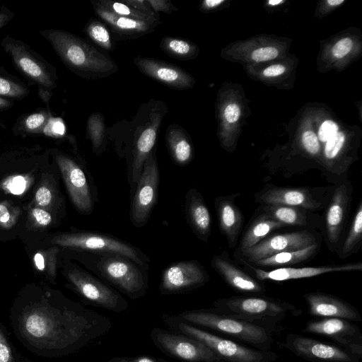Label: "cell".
<instances>
[{
  "mask_svg": "<svg viewBox=\"0 0 362 362\" xmlns=\"http://www.w3.org/2000/svg\"><path fill=\"white\" fill-rule=\"evenodd\" d=\"M12 322L16 334L28 347L49 356L75 353L112 328L106 316L72 302L25 307L12 314Z\"/></svg>",
  "mask_w": 362,
  "mask_h": 362,
  "instance_id": "cell-1",
  "label": "cell"
},
{
  "mask_svg": "<svg viewBox=\"0 0 362 362\" xmlns=\"http://www.w3.org/2000/svg\"><path fill=\"white\" fill-rule=\"evenodd\" d=\"M168 111L163 101L151 98L140 105L131 121L107 128V139L114 142L119 156L127 159L131 196L146 160L156 147L159 129Z\"/></svg>",
  "mask_w": 362,
  "mask_h": 362,
  "instance_id": "cell-2",
  "label": "cell"
},
{
  "mask_svg": "<svg viewBox=\"0 0 362 362\" xmlns=\"http://www.w3.org/2000/svg\"><path fill=\"white\" fill-rule=\"evenodd\" d=\"M62 63L78 76L90 80L108 77L118 71L117 63L85 39L71 33L47 29L40 31Z\"/></svg>",
  "mask_w": 362,
  "mask_h": 362,
  "instance_id": "cell-3",
  "label": "cell"
},
{
  "mask_svg": "<svg viewBox=\"0 0 362 362\" xmlns=\"http://www.w3.org/2000/svg\"><path fill=\"white\" fill-rule=\"evenodd\" d=\"M82 263L90 272L116 287L129 298L144 296L148 288L146 269L125 257L76 251Z\"/></svg>",
  "mask_w": 362,
  "mask_h": 362,
  "instance_id": "cell-4",
  "label": "cell"
},
{
  "mask_svg": "<svg viewBox=\"0 0 362 362\" xmlns=\"http://www.w3.org/2000/svg\"><path fill=\"white\" fill-rule=\"evenodd\" d=\"M171 317L233 337L259 350L270 351L272 347V339L266 327L222 315L214 309L186 310Z\"/></svg>",
  "mask_w": 362,
  "mask_h": 362,
  "instance_id": "cell-5",
  "label": "cell"
},
{
  "mask_svg": "<svg viewBox=\"0 0 362 362\" xmlns=\"http://www.w3.org/2000/svg\"><path fill=\"white\" fill-rule=\"evenodd\" d=\"M51 243L75 251L118 255L148 270L150 258L139 247L115 236L98 232L79 231L56 235Z\"/></svg>",
  "mask_w": 362,
  "mask_h": 362,
  "instance_id": "cell-6",
  "label": "cell"
},
{
  "mask_svg": "<svg viewBox=\"0 0 362 362\" xmlns=\"http://www.w3.org/2000/svg\"><path fill=\"white\" fill-rule=\"evenodd\" d=\"M216 312L240 320L265 327L277 322L295 306L283 300L263 296H231L214 303Z\"/></svg>",
  "mask_w": 362,
  "mask_h": 362,
  "instance_id": "cell-7",
  "label": "cell"
},
{
  "mask_svg": "<svg viewBox=\"0 0 362 362\" xmlns=\"http://www.w3.org/2000/svg\"><path fill=\"white\" fill-rule=\"evenodd\" d=\"M163 319L175 332L202 342L225 362H273L278 357L272 351L248 348L186 322L177 321L170 315L163 316Z\"/></svg>",
  "mask_w": 362,
  "mask_h": 362,
  "instance_id": "cell-8",
  "label": "cell"
},
{
  "mask_svg": "<svg viewBox=\"0 0 362 362\" xmlns=\"http://www.w3.org/2000/svg\"><path fill=\"white\" fill-rule=\"evenodd\" d=\"M1 45L16 69L38 86L40 96L47 103L51 90L57 86V76L54 67L19 40L7 35L3 38Z\"/></svg>",
  "mask_w": 362,
  "mask_h": 362,
  "instance_id": "cell-9",
  "label": "cell"
},
{
  "mask_svg": "<svg viewBox=\"0 0 362 362\" xmlns=\"http://www.w3.org/2000/svg\"><path fill=\"white\" fill-rule=\"evenodd\" d=\"M327 187H279L266 184L254 194L260 205H284L317 211L327 206L332 190Z\"/></svg>",
  "mask_w": 362,
  "mask_h": 362,
  "instance_id": "cell-10",
  "label": "cell"
},
{
  "mask_svg": "<svg viewBox=\"0 0 362 362\" xmlns=\"http://www.w3.org/2000/svg\"><path fill=\"white\" fill-rule=\"evenodd\" d=\"M159 181L156 147L146 160L132 195L129 218L136 228L143 227L148 221L157 202Z\"/></svg>",
  "mask_w": 362,
  "mask_h": 362,
  "instance_id": "cell-11",
  "label": "cell"
},
{
  "mask_svg": "<svg viewBox=\"0 0 362 362\" xmlns=\"http://www.w3.org/2000/svg\"><path fill=\"white\" fill-rule=\"evenodd\" d=\"M68 269L67 279L75 291L89 303L117 313L128 308V302L119 291L78 266H70Z\"/></svg>",
  "mask_w": 362,
  "mask_h": 362,
  "instance_id": "cell-12",
  "label": "cell"
},
{
  "mask_svg": "<svg viewBox=\"0 0 362 362\" xmlns=\"http://www.w3.org/2000/svg\"><path fill=\"white\" fill-rule=\"evenodd\" d=\"M150 337L163 354L185 362H225L202 342L180 333L154 327Z\"/></svg>",
  "mask_w": 362,
  "mask_h": 362,
  "instance_id": "cell-13",
  "label": "cell"
},
{
  "mask_svg": "<svg viewBox=\"0 0 362 362\" xmlns=\"http://www.w3.org/2000/svg\"><path fill=\"white\" fill-rule=\"evenodd\" d=\"M55 159L74 207L81 214H90L98 201L93 180H90L82 166L68 155L60 153Z\"/></svg>",
  "mask_w": 362,
  "mask_h": 362,
  "instance_id": "cell-14",
  "label": "cell"
},
{
  "mask_svg": "<svg viewBox=\"0 0 362 362\" xmlns=\"http://www.w3.org/2000/svg\"><path fill=\"white\" fill-rule=\"evenodd\" d=\"M320 242L314 230L305 229L269 235L249 249L235 251L234 255L252 263L279 252L300 250Z\"/></svg>",
  "mask_w": 362,
  "mask_h": 362,
  "instance_id": "cell-15",
  "label": "cell"
},
{
  "mask_svg": "<svg viewBox=\"0 0 362 362\" xmlns=\"http://www.w3.org/2000/svg\"><path fill=\"white\" fill-rule=\"evenodd\" d=\"M352 185L346 179L336 185L328 202L325 217V240L329 251L337 250L350 210Z\"/></svg>",
  "mask_w": 362,
  "mask_h": 362,
  "instance_id": "cell-16",
  "label": "cell"
},
{
  "mask_svg": "<svg viewBox=\"0 0 362 362\" xmlns=\"http://www.w3.org/2000/svg\"><path fill=\"white\" fill-rule=\"evenodd\" d=\"M283 345L311 362H361V358L339 346L296 334H288Z\"/></svg>",
  "mask_w": 362,
  "mask_h": 362,
  "instance_id": "cell-17",
  "label": "cell"
},
{
  "mask_svg": "<svg viewBox=\"0 0 362 362\" xmlns=\"http://www.w3.org/2000/svg\"><path fill=\"white\" fill-rule=\"evenodd\" d=\"M210 276L197 260L173 262L163 272L160 284L162 294L184 293L200 287Z\"/></svg>",
  "mask_w": 362,
  "mask_h": 362,
  "instance_id": "cell-18",
  "label": "cell"
},
{
  "mask_svg": "<svg viewBox=\"0 0 362 362\" xmlns=\"http://www.w3.org/2000/svg\"><path fill=\"white\" fill-rule=\"evenodd\" d=\"M250 272L253 276L260 281H284L293 279H304L323 275L329 273L356 272L362 270L361 262H351L339 265H325L305 267H278L274 269L266 270L257 267L241 257H235Z\"/></svg>",
  "mask_w": 362,
  "mask_h": 362,
  "instance_id": "cell-19",
  "label": "cell"
},
{
  "mask_svg": "<svg viewBox=\"0 0 362 362\" xmlns=\"http://www.w3.org/2000/svg\"><path fill=\"white\" fill-rule=\"evenodd\" d=\"M303 332L332 339L338 346L362 358V334L358 326L341 318L309 321Z\"/></svg>",
  "mask_w": 362,
  "mask_h": 362,
  "instance_id": "cell-20",
  "label": "cell"
},
{
  "mask_svg": "<svg viewBox=\"0 0 362 362\" xmlns=\"http://www.w3.org/2000/svg\"><path fill=\"white\" fill-rule=\"evenodd\" d=\"M133 62L144 75L171 89L187 90L194 85L191 74L174 64L141 56L135 57Z\"/></svg>",
  "mask_w": 362,
  "mask_h": 362,
  "instance_id": "cell-21",
  "label": "cell"
},
{
  "mask_svg": "<svg viewBox=\"0 0 362 362\" xmlns=\"http://www.w3.org/2000/svg\"><path fill=\"white\" fill-rule=\"evenodd\" d=\"M211 266L237 292L259 295L266 291L264 284L240 267L226 251L214 255Z\"/></svg>",
  "mask_w": 362,
  "mask_h": 362,
  "instance_id": "cell-22",
  "label": "cell"
},
{
  "mask_svg": "<svg viewBox=\"0 0 362 362\" xmlns=\"http://www.w3.org/2000/svg\"><path fill=\"white\" fill-rule=\"evenodd\" d=\"M96 16L120 40H134L153 33L158 23L132 19L116 15L103 7L98 0L90 1Z\"/></svg>",
  "mask_w": 362,
  "mask_h": 362,
  "instance_id": "cell-23",
  "label": "cell"
},
{
  "mask_svg": "<svg viewBox=\"0 0 362 362\" xmlns=\"http://www.w3.org/2000/svg\"><path fill=\"white\" fill-rule=\"evenodd\" d=\"M304 298L310 315L323 318H341L349 321L361 322L358 310L347 302L323 292L307 293Z\"/></svg>",
  "mask_w": 362,
  "mask_h": 362,
  "instance_id": "cell-24",
  "label": "cell"
},
{
  "mask_svg": "<svg viewBox=\"0 0 362 362\" xmlns=\"http://www.w3.org/2000/svg\"><path fill=\"white\" fill-rule=\"evenodd\" d=\"M240 195L238 192L221 195L214 200L219 230L226 237L230 248L237 246L244 222L243 214L235 204V199Z\"/></svg>",
  "mask_w": 362,
  "mask_h": 362,
  "instance_id": "cell-25",
  "label": "cell"
},
{
  "mask_svg": "<svg viewBox=\"0 0 362 362\" xmlns=\"http://www.w3.org/2000/svg\"><path fill=\"white\" fill-rule=\"evenodd\" d=\"M184 209L192 232L199 240L207 243L211 233V216L203 195L197 189L187 190Z\"/></svg>",
  "mask_w": 362,
  "mask_h": 362,
  "instance_id": "cell-26",
  "label": "cell"
},
{
  "mask_svg": "<svg viewBox=\"0 0 362 362\" xmlns=\"http://www.w3.org/2000/svg\"><path fill=\"white\" fill-rule=\"evenodd\" d=\"M258 210L286 226L316 229L322 226V219L315 211L302 207L284 205H260Z\"/></svg>",
  "mask_w": 362,
  "mask_h": 362,
  "instance_id": "cell-27",
  "label": "cell"
},
{
  "mask_svg": "<svg viewBox=\"0 0 362 362\" xmlns=\"http://www.w3.org/2000/svg\"><path fill=\"white\" fill-rule=\"evenodd\" d=\"M165 140L172 160L177 165H188L194 156L192 141L187 131L180 124H170L165 132Z\"/></svg>",
  "mask_w": 362,
  "mask_h": 362,
  "instance_id": "cell-28",
  "label": "cell"
},
{
  "mask_svg": "<svg viewBox=\"0 0 362 362\" xmlns=\"http://www.w3.org/2000/svg\"><path fill=\"white\" fill-rule=\"evenodd\" d=\"M284 227L286 226L261 213L247 228L235 251L249 249L270 235L273 231Z\"/></svg>",
  "mask_w": 362,
  "mask_h": 362,
  "instance_id": "cell-29",
  "label": "cell"
},
{
  "mask_svg": "<svg viewBox=\"0 0 362 362\" xmlns=\"http://www.w3.org/2000/svg\"><path fill=\"white\" fill-rule=\"evenodd\" d=\"M320 245V243L300 250L279 252L250 264L262 269L276 267H288L308 261L313 258L317 253Z\"/></svg>",
  "mask_w": 362,
  "mask_h": 362,
  "instance_id": "cell-30",
  "label": "cell"
},
{
  "mask_svg": "<svg viewBox=\"0 0 362 362\" xmlns=\"http://www.w3.org/2000/svg\"><path fill=\"white\" fill-rule=\"evenodd\" d=\"M86 138L90 141L92 151L96 156L102 154L106 150L108 143L107 128L101 112H93L88 117Z\"/></svg>",
  "mask_w": 362,
  "mask_h": 362,
  "instance_id": "cell-31",
  "label": "cell"
},
{
  "mask_svg": "<svg viewBox=\"0 0 362 362\" xmlns=\"http://www.w3.org/2000/svg\"><path fill=\"white\" fill-rule=\"evenodd\" d=\"M159 47L166 54L179 60L194 59L198 53L197 47L194 43L182 37L165 36Z\"/></svg>",
  "mask_w": 362,
  "mask_h": 362,
  "instance_id": "cell-32",
  "label": "cell"
},
{
  "mask_svg": "<svg viewBox=\"0 0 362 362\" xmlns=\"http://www.w3.org/2000/svg\"><path fill=\"white\" fill-rule=\"evenodd\" d=\"M362 239V202H359L351 226L338 254L341 259L358 252Z\"/></svg>",
  "mask_w": 362,
  "mask_h": 362,
  "instance_id": "cell-33",
  "label": "cell"
},
{
  "mask_svg": "<svg viewBox=\"0 0 362 362\" xmlns=\"http://www.w3.org/2000/svg\"><path fill=\"white\" fill-rule=\"evenodd\" d=\"M86 36L102 49L112 51L114 45L107 26L101 21L91 18L86 25Z\"/></svg>",
  "mask_w": 362,
  "mask_h": 362,
  "instance_id": "cell-34",
  "label": "cell"
},
{
  "mask_svg": "<svg viewBox=\"0 0 362 362\" xmlns=\"http://www.w3.org/2000/svg\"><path fill=\"white\" fill-rule=\"evenodd\" d=\"M28 93V87L18 78L0 69V96L9 99H21Z\"/></svg>",
  "mask_w": 362,
  "mask_h": 362,
  "instance_id": "cell-35",
  "label": "cell"
},
{
  "mask_svg": "<svg viewBox=\"0 0 362 362\" xmlns=\"http://www.w3.org/2000/svg\"><path fill=\"white\" fill-rule=\"evenodd\" d=\"M98 1L103 7L116 15L139 21L153 22L158 24L160 23V21H157L152 17L131 7L130 6L123 3L122 1L98 0Z\"/></svg>",
  "mask_w": 362,
  "mask_h": 362,
  "instance_id": "cell-36",
  "label": "cell"
},
{
  "mask_svg": "<svg viewBox=\"0 0 362 362\" xmlns=\"http://www.w3.org/2000/svg\"><path fill=\"white\" fill-rule=\"evenodd\" d=\"M49 117L46 111L32 113L23 120V129L30 134L42 133Z\"/></svg>",
  "mask_w": 362,
  "mask_h": 362,
  "instance_id": "cell-37",
  "label": "cell"
},
{
  "mask_svg": "<svg viewBox=\"0 0 362 362\" xmlns=\"http://www.w3.org/2000/svg\"><path fill=\"white\" fill-rule=\"evenodd\" d=\"M66 128L62 119L50 116L45 124L42 133L52 137H61L65 134Z\"/></svg>",
  "mask_w": 362,
  "mask_h": 362,
  "instance_id": "cell-38",
  "label": "cell"
},
{
  "mask_svg": "<svg viewBox=\"0 0 362 362\" xmlns=\"http://www.w3.org/2000/svg\"><path fill=\"white\" fill-rule=\"evenodd\" d=\"M301 141L305 150L312 156H316L320 153V146L317 136L312 131L305 132L301 138Z\"/></svg>",
  "mask_w": 362,
  "mask_h": 362,
  "instance_id": "cell-39",
  "label": "cell"
},
{
  "mask_svg": "<svg viewBox=\"0 0 362 362\" xmlns=\"http://www.w3.org/2000/svg\"><path fill=\"white\" fill-rule=\"evenodd\" d=\"M338 132L339 127L337 124L332 120L327 119L321 124L319 128L317 135L318 140L326 143Z\"/></svg>",
  "mask_w": 362,
  "mask_h": 362,
  "instance_id": "cell-40",
  "label": "cell"
},
{
  "mask_svg": "<svg viewBox=\"0 0 362 362\" xmlns=\"http://www.w3.org/2000/svg\"><path fill=\"white\" fill-rule=\"evenodd\" d=\"M278 49L274 47H264L255 49L251 54L255 62H265L275 59L278 56Z\"/></svg>",
  "mask_w": 362,
  "mask_h": 362,
  "instance_id": "cell-41",
  "label": "cell"
},
{
  "mask_svg": "<svg viewBox=\"0 0 362 362\" xmlns=\"http://www.w3.org/2000/svg\"><path fill=\"white\" fill-rule=\"evenodd\" d=\"M122 1L153 18L160 21V15L152 10L147 0H122Z\"/></svg>",
  "mask_w": 362,
  "mask_h": 362,
  "instance_id": "cell-42",
  "label": "cell"
},
{
  "mask_svg": "<svg viewBox=\"0 0 362 362\" xmlns=\"http://www.w3.org/2000/svg\"><path fill=\"white\" fill-rule=\"evenodd\" d=\"M6 188L13 194H22L26 188V181L21 175L13 176L6 180Z\"/></svg>",
  "mask_w": 362,
  "mask_h": 362,
  "instance_id": "cell-43",
  "label": "cell"
},
{
  "mask_svg": "<svg viewBox=\"0 0 362 362\" xmlns=\"http://www.w3.org/2000/svg\"><path fill=\"white\" fill-rule=\"evenodd\" d=\"M0 362H14V357L5 334L0 328Z\"/></svg>",
  "mask_w": 362,
  "mask_h": 362,
  "instance_id": "cell-44",
  "label": "cell"
},
{
  "mask_svg": "<svg viewBox=\"0 0 362 362\" xmlns=\"http://www.w3.org/2000/svg\"><path fill=\"white\" fill-rule=\"evenodd\" d=\"M152 10L158 13L163 12L170 14L178 9L169 0H147Z\"/></svg>",
  "mask_w": 362,
  "mask_h": 362,
  "instance_id": "cell-45",
  "label": "cell"
},
{
  "mask_svg": "<svg viewBox=\"0 0 362 362\" xmlns=\"http://www.w3.org/2000/svg\"><path fill=\"white\" fill-rule=\"evenodd\" d=\"M353 42L350 38H343L334 45L332 54L336 58H342L351 50Z\"/></svg>",
  "mask_w": 362,
  "mask_h": 362,
  "instance_id": "cell-46",
  "label": "cell"
},
{
  "mask_svg": "<svg viewBox=\"0 0 362 362\" xmlns=\"http://www.w3.org/2000/svg\"><path fill=\"white\" fill-rule=\"evenodd\" d=\"M106 362H169L162 358H154L147 356H118L114 357Z\"/></svg>",
  "mask_w": 362,
  "mask_h": 362,
  "instance_id": "cell-47",
  "label": "cell"
},
{
  "mask_svg": "<svg viewBox=\"0 0 362 362\" xmlns=\"http://www.w3.org/2000/svg\"><path fill=\"white\" fill-rule=\"evenodd\" d=\"M52 200V192L45 186L40 187L35 193V201L40 206L45 207L49 206Z\"/></svg>",
  "mask_w": 362,
  "mask_h": 362,
  "instance_id": "cell-48",
  "label": "cell"
},
{
  "mask_svg": "<svg viewBox=\"0 0 362 362\" xmlns=\"http://www.w3.org/2000/svg\"><path fill=\"white\" fill-rule=\"evenodd\" d=\"M32 215L35 221L43 226L50 224L52 221L51 215L47 211L40 208L33 209Z\"/></svg>",
  "mask_w": 362,
  "mask_h": 362,
  "instance_id": "cell-49",
  "label": "cell"
},
{
  "mask_svg": "<svg viewBox=\"0 0 362 362\" xmlns=\"http://www.w3.org/2000/svg\"><path fill=\"white\" fill-rule=\"evenodd\" d=\"M240 115V109L235 103L228 105L224 110V117L229 123L237 122Z\"/></svg>",
  "mask_w": 362,
  "mask_h": 362,
  "instance_id": "cell-50",
  "label": "cell"
},
{
  "mask_svg": "<svg viewBox=\"0 0 362 362\" xmlns=\"http://www.w3.org/2000/svg\"><path fill=\"white\" fill-rule=\"evenodd\" d=\"M285 66L281 64H274L265 69L263 71L264 76L274 77L282 74L285 71Z\"/></svg>",
  "mask_w": 362,
  "mask_h": 362,
  "instance_id": "cell-51",
  "label": "cell"
},
{
  "mask_svg": "<svg viewBox=\"0 0 362 362\" xmlns=\"http://www.w3.org/2000/svg\"><path fill=\"white\" fill-rule=\"evenodd\" d=\"M13 13L7 8L2 7L0 10V29L6 25L13 17Z\"/></svg>",
  "mask_w": 362,
  "mask_h": 362,
  "instance_id": "cell-52",
  "label": "cell"
},
{
  "mask_svg": "<svg viewBox=\"0 0 362 362\" xmlns=\"http://www.w3.org/2000/svg\"><path fill=\"white\" fill-rule=\"evenodd\" d=\"M224 1L225 0H205L202 3V8L206 10L212 9L218 6Z\"/></svg>",
  "mask_w": 362,
  "mask_h": 362,
  "instance_id": "cell-53",
  "label": "cell"
},
{
  "mask_svg": "<svg viewBox=\"0 0 362 362\" xmlns=\"http://www.w3.org/2000/svg\"><path fill=\"white\" fill-rule=\"evenodd\" d=\"M11 218L9 211L6 206L0 204V223H6Z\"/></svg>",
  "mask_w": 362,
  "mask_h": 362,
  "instance_id": "cell-54",
  "label": "cell"
},
{
  "mask_svg": "<svg viewBox=\"0 0 362 362\" xmlns=\"http://www.w3.org/2000/svg\"><path fill=\"white\" fill-rule=\"evenodd\" d=\"M34 262L37 269L40 271H43L45 269V259L43 255L37 252L34 256Z\"/></svg>",
  "mask_w": 362,
  "mask_h": 362,
  "instance_id": "cell-55",
  "label": "cell"
},
{
  "mask_svg": "<svg viewBox=\"0 0 362 362\" xmlns=\"http://www.w3.org/2000/svg\"><path fill=\"white\" fill-rule=\"evenodd\" d=\"M12 102L9 98L0 96V111L10 108L13 105Z\"/></svg>",
  "mask_w": 362,
  "mask_h": 362,
  "instance_id": "cell-56",
  "label": "cell"
},
{
  "mask_svg": "<svg viewBox=\"0 0 362 362\" xmlns=\"http://www.w3.org/2000/svg\"><path fill=\"white\" fill-rule=\"evenodd\" d=\"M344 0H327V3L329 5V6H338V5H340L341 4L344 3Z\"/></svg>",
  "mask_w": 362,
  "mask_h": 362,
  "instance_id": "cell-57",
  "label": "cell"
},
{
  "mask_svg": "<svg viewBox=\"0 0 362 362\" xmlns=\"http://www.w3.org/2000/svg\"><path fill=\"white\" fill-rule=\"evenodd\" d=\"M284 2V1H282V0H270V1H269L268 3L272 6H276V5L282 4Z\"/></svg>",
  "mask_w": 362,
  "mask_h": 362,
  "instance_id": "cell-58",
  "label": "cell"
}]
</instances>
